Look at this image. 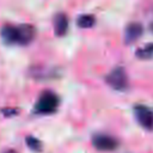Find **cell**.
<instances>
[{
  "instance_id": "obj_1",
  "label": "cell",
  "mask_w": 153,
  "mask_h": 153,
  "mask_svg": "<svg viewBox=\"0 0 153 153\" xmlns=\"http://www.w3.org/2000/svg\"><path fill=\"white\" fill-rule=\"evenodd\" d=\"M57 105H59L57 96L51 91H45L39 96L35 105V111L38 114H50L56 110Z\"/></svg>"
},
{
  "instance_id": "obj_2",
  "label": "cell",
  "mask_w": 153,
  "mask_h": 153,
  "mask_svg": "<svg viewBox=\"0 0 153 153\" xmlns=\"http://www.w3.org/2000/svg\"><path fill=\"white\" fill-rule=\"evenodd\" d=\"M105 81L111 88H114L116 91H123L128 87V76H127L124 68H122V67L114 68L106 75Z\"/></svg>"
},
{
  "instance_id": "obj_3",
  "label": "cell",
  "mask_w": 153,
  "mask_h": 153,
  "mask_svg": "<svg viewBox=\"0 0 153 153\" xmlns=\"http://www.w3.org/2000/svg\"><path fill=\"white\" fill-rule=\"evenodd\" d=\"M92 145L94 146L96 149L103 151V152H110L117 148L118 141L106 134H96L92 137Z\"/></svg>"
},
{
  "instance_id": "obj_4",
  "label": "cell",
  "mask_w": 153,
  "mask_h": 153,
  "mask_svg": "<svg viewBox=\"0 0 153 153\" xmlns=\"http://www.w3.org/2000/svg\"><path fill=\"white\" fill-rule=\"evenodd\" d=\"M134 115L136 121L146 129L153 128V111L143 105H136L134 108Z\"/></svg>"
},
{
  "instance_id": "obj_5",
  "label": "cell",
  "mask_w": 153,
  "mask_h": 153,
  "mask_svg": "<svg viewBox=\"0 0 153 153\" xmlns=\"http://www.w3.org/2000/svg\"><path fill=\"white\" fill-rule=\"evenodd\" d=\"M36 36V29L31 24H22L17 26V43L29 44Z\"/></svg>"
},
{
  "instance_id": "obj_6",
  "label": "cell",
  "mask_w": 153,
  "mask_h": 153,
  "mask_svg": "<svg viewBox=\"0 0 153 153\" xmlns=\"http://www.w3.org/2000/svg\"><path fill=\"white\" fill-rule=\"evenodd\" d=\"M143 27L140 23H130L127 25L124 30V42L126 43H133L135 42L141 35H142Z\"/></svg>"
},
{
  "instance_id": "obj_7",
  "label": "cell",
  "mask_w": 153,
  "mask_h": 153,
  "mask_svg": "<svg viewBox=\"0 0 153 153\" xmlns=\"http://www.w3.org/2000/svg\"><path fill=\"white\" fill-rule=\"evenodd\" d=\"M68 29V18L65 13H57L54 17V31L56 36H63Z\"/></svg>"
},
{
  "instance_id": "obj_8",
  "label": "cell",
  "mask_w": 153,
  "mask_h": 153,
  "mask_svg": "<svg viewBox=\"0 0 153 153\" xmlns=\"http://www.w3.org/2000/svg\"><path fill=\"white\" fill-rule=\"evenodd\" d=\"M0 35H1V38L4 39V42H6L8 44L17 43V26H13L10 24L4 25L1 27Z\"/></svg>"
},
{
  "instance_id": "obj_9",
  "label": "cell",
  "mask_w": 153,
  "mask_h": 153,
  "mask_svg": "<svg viewBox=\"0 0 153 153\" xmlns=\"http://www.w3.org/2000/svg\"><path fill=\"white\" fill-rule=\"evenodd\" d=\"M136 56L141 60L153 59V43H148L136 50Z\"/></svg>"
},
{
  "instance_id": "obj_10",
  "label": "cell",
  "mask_w": 153,
  "mask_h": 153,
  "mask_svg": "<svg viewBox=\"0 0 153 153\" xmlns=\"http://www.w3.org/2000/svg\"><path fill=\"white\" fill-rule=\"evenodd\" d=\"M94 22H96V19L92 14H82L78 18V25L80 27H84V29L93 26Z\"/></svg>"
},
{
  "instance_id": "obj_11",
  "label": "cell",
  "mask_w": 153,
  "mask_h": 153,
  "mask_svg": "<svg viewBox=\"0 0 153 153\" xmlns=\"http://www.w3.org/2000/svg\"><path fill=\"white\" fill-rule=\"evenodd\" d=\"M26 143L27 146L33 149V151H41V142L38 141V139L33 137V136H27L26 137Z\"/></svg>"
},
{
  "instance_id": "obj_12",
  "label": "cell",
  "mask_w": 153,
  "mask_h": 153,
  "mask_svg": "<svg viewBox=\"0 0 153 153\" xmlns=\"http://www.w3.org/2000/svg\"><path fill=\"white\" fill-rule=\"evenodd\" d=\"M5 153H17L16 151H13V149H8V151H6Z\"/></svg>"
}]
</instances>
